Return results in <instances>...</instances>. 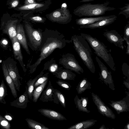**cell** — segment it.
<instances>
[{
    "mask_svg": "<svg viewBox=\"0 0 129 129\" xmlns=\"http://www.w3.org/2000/svg\"><path fill=\"white\" fill-rule=\"evenodd\" d=\"M74 101L76 105V108H78L80 111L89 113L90 112L87 108L88 104V99L87 97H81L79 99L76 95L74 99Z\"/></svg>",
    "mask_w": 129,
    "mask_h": 129,
    "instance_id": "20",
    "label": "cell"
},
{
    "mask_svg": "<svg viewBox=\"0 0 129 129\" xmlns=\"http://www.w3.org/2000/svg\"><path fill=\"white\" fill-rule=\"evenodd\" d=\"M41 50L39 57L37 61L30 68V73L32 74L41 61L46 58L56 48L61 49L65 45L62 39L55 35H51L45 39Z\"/></svg>",
    "mask_w": 129,
    "mask_h": 129,
    "instance_id": "2",
    "label": "cell"
},
{
    "mask_svg": "<svg viewBox=\"0 0 129 129\" xmlns=\"http://www.w3.org/2000/svg\"><path fill=\"white\" fill-rule=\"evenodd\" d=\"M37 0L38 1H41L42 0Z\"/></svg>",
    "mask_w": 129,
    "mask_h": 129,
    "instance_id": "49",
    "label": "cell"
},
{
    "mask_svg": "<svg viewBox=\"0 0 129 129\" xmlns=\"http://www.w3.org/2000/svg\"><path fill=\"white\" fill-rule=\"evenodd\" d=\"M127 96L119 101H110L109 104L116 112L118 114L124 112L129 111V92L125 91Z\"/></svg>",
    "mask_w": 129,
    "mask_h": 129,
    "instance_id": "11",
    "label": "cell"
},
{
    "mask_svg": "<svg viewBox=\"0 0 129 129\" xmlns=\"http://www.w3.org/2000/svg\"><path fill=\"white\" fill-rule=\"evenodd\" d=\"M53 75L59 79L64 80H75L76 75L69 69H59L53 73Z\"/></svg>",
    "mask_w": 129,
    "mask_h": 129,
    "instance_id": "16",
    "label": "cell"
},
{
    "mask_svg": "<svg viewBox=\"0 0 129 129\" xmlns=\"http://www.w3.org/2000/svg\"><path fill=\"white\" fill-rule=\"evenodd\" d=\"M91 84L87 78H84L81 80L78 83L76 88L78 94H81L84 92L87 89L91 88Z\"/></svg>",
    "mask_w": 129,
    "mask_h": 129,
    "instance_id": "27",
    "label": "cell"
},
{
    "mask_svg": "<svg viewBox=\"0 0 129 129\" xmlns=\"http://www.w3.org/2000/svg\"><path fill=\"white\" fill-rule=\"evenodd\" d=\"M126 53L128 55H129V44H127L126 50Z\"/></svg>",
    "mask_w": 129,
    "mask_h": 129,
    "instance_id": "44",
    "label": "cell"
},
{
    "mask_svg": "<svg viewBox=\"0 0 129 129\" xmlns=\"http://www.w3.org/2000/svg\"><path fill=\"white\" fill-rule=\"evenodd\" d=\"M11 41L15 58L20 63L23 64V57L21 52L20 43L16 37L13 38Z\"/></svg>",
    "mask_w": 129,
    "mask_h": 129,
    "instance_id": "22",
    "label": "cell"
},
{
    "mask_svg": "<svg viewBox=\"0 0 129 129\" xmlns=\"http://www.w3.org/2000/svg\"><path fill=\"white\" fill-rule=\"evenodd\" d=\"M124 129H129V123H127L124 127Z\"/></svg>",
    "mask_w": 129,
    "mask_h": 129,
    "instance_id": "46",
    "label": "cell"
},
{
    "mask_svg": "<svg viewBox=\"0 0 129 129\" xmlns=\"http://www.w3.org/2000/svg\"><path fill=\"white\" fill-rule=\"evenodd\" d=\"M115 16V15H112L96 17L82 18L77 19L76 22L77 24L80 26L87 25L102 20L112 18Z\"/></svg>",
    "mask_w": 129,
    "mask_h": 129,
    "instance_id": "15",
    "label": "cell"
},
{
    "mask_svg": "<svg viewBox=\"0 0 129 129\" xmlns=\"http://www.w3.org/2000/svg\"><path fill=\"white\" fill-rule=\"evenodd\" d=\"M18 3L19 2L18 0H14L11 3V6L12 7H15L18 5Z\"/></svg>",
    "mask_w": 129,
    "mask_h": 129,
    "instance_id": "41",
    "label": "cell"
},
{
    "mask_svg": "<svg viewBox=\"0 0 129 129\" xmlns=\"http://www.w3.org/2000/svg\"><path fill=\"white\" fill-rule=\"evenodd\" d=\"M44 73L43 71H42L39 74L37 75L34 79H29L26 83L29 99L30 100H32V94L34 89L35 83L37 80L42 76Z\"/></svg>",
    "mask_w": 129,
    "mask_h": 129,
    "instance_id": "24",
    "label": "cell"
},
{
    "mask_svg": "<svg viewBox=\"0 0 129 129\" xmlns=\"http://www.w3.org/2000/svg\"><path fill=\"white\" fill-rule=\"evenodd\" d=\"M2 44L3 45H6L8 43V42L6 40H4L2 41Z\"/></svg>",
    "mask_w": 129,
    "mask_h": 129,
    "instance_id": "47",
    "label": "cell"
},
{
    "mask_svg": "<svg viewBox=\"0 0 129 129\" xmlns=\"http://www.w3.org/2000/svg\"><path fill=\"white\" fill-rule=\"evenodd\" d=\"M49 17L52 21L62 23L70 21L72 16L68 9L62 8L50 13Z\"/></svg>",
    "mask_w": 129,
    "mask_h": 129,
    "instance_id": "9",
    "label": "cell"
},
{
    "mask_svg": "<svg viewBox=\"0 0 129 129\" xmlns=\"http://www.w3.org/2000/svg\"><path fill=\"white\" fill-rule=\"evenodd\" d=\"M38 111L43 115L50 119L59 121L67 120V118L60 113L48 109L42 108Z\"/></svg>",
    "mask_w": 129,
    "mask_h": 129,
    "instance_id": "14",
    "label": "cell"
},
{
    "mask_svg": "<svg viewBox=\"0 0 129 129\" xmlns=\"http://www.w3.org/2000/svg\"><path fill=\"white\" fill-rule=\"evenodd\" d=\"M97 120L91 119L84 120L71 126L68 129H87L93 125Z\"/></svg>",
    "mask_w": 129,
    "mask_h": 129,
    "instance_id": "23",
    "label": "cell"
},
{
    "mask_svg": "<svg viewBox=\"0 0 129 129\" xmlns=\"http://www.w3.org/2000/svg\"><path fill=\"white\" fill-rule=\"evenodd\" d=\"M2 69L5 80L11 90L12 94L14 98H16L17 96V90L5 63L3 65Z\"/></svg>",
    "mask_w": 129,
    "mask_h": 129,
    "instance_id": "19",
    "label": "cell"
},
{
    "mask_svg": "<svg viewBox=\"0 0 129 129\" xmlns=\"http://www.w3.org/2000/svg\"><path fill=\"white\" fill-rule=\"evenodd\" d=\"M16 33V37L19 43L21 45L27 53L30 54L24 31L22 25H19L17 26Z\"/></svg>",
    "mask_w": 129,
    "mask_h": 129,
    "instance_id": "18",
    "label": "cell"
},
{
    "mask_svg": "<svg viewBox=\"0 0 129 129\" xmlns=\"http://www.w3.org/2000/svg\"><path fill=\"white\" fill-rule=\"evenodd\" d=\"M27 91V86L24 93L16 100L10 103V106L17 108L25 109L27 107V103L29 102Z\"/></svg>",
    "mask_w": 129,
    "mask_h": 129,
    "instance_id": "13",
    "label": "cell"
},
{
    "mask_svg": "<svg viewBox=\"0 0 129 129\" xmlns=\"http://www.w3.org/2000/svg\"><path fill=\"white\" fill-rule=\"evenodd\" d=\"M95 0H81L80 2V3H86Z\"/></svg>",
    "mask_w": 129,
    "mask_h": 129,
    "instance_id": "45",
    "label": "cell"
},
{
    "mask_svg": "<svg viewBox=\"0 0 129 129\" xmlns=\"http://www.w3.org/2000/svg\"><path fill=\"white\" fill-rule=\"evenodd\" d=\"M15 23L14 22H11L7 25L4 29V33L7 34L11 40L16 37L17 33Z\"/></svg>",
    "mask_w": 129,
    "mask_h": 129,
    "instance_id": "25",
    "label": "cell"
},
{
    "mask_svg": "<svg viewBox=\"0 0 129 129\" xmlns=\"http://www.w3.org/2000/svg\"><path fill=\"white\" fill-rule=\"evenodd\" d=\"M103 35L110 43L116 46L123 50V42L124 41L121 35L115 30H111L105 32Z\"/></svg>",
    "mask_w": 129,
    "mask_h": 129,
    "instance_id": "10",
    "label": "cell"
},
{
    "mask_svg": "<svg viewBox=\"0 0 129 129\" xmlns=\"http://www.w3.org/2000/svg\"><path fill=\"white\" fill-rule=\"evenodd\" d=\"M6 65L16 89L20 91V87L22 84L20 80L21 78L17 69L11 63H7Z\"/></svg>",
    "mask_w": 129,
    "mask_h": 129,
    "instance_id": "12",
    "label": "cell"
},
{
    "mask_svg": "<svg viewBox=\"0 0 129 129\" xmlns=\"http://www.w3.org/2000/svg\"><path fill=\"white\" fill-rule=\"evenodd\" d=\"M56 83L59 86L65 89L69 90H70L71 86L68 82L60 79L56 82Z\"/></svg>",
    "mask_w": 129,
    "mask_h": 129,
    "instance_id": "35",
    "label": "cell"
},
{
    "mask_svg": "<svg viewBox=\"0 0 129 129\" xmlns=\"http://www.w3.org/2000/svg\"><path fill=\"white\" fill-rule=\"evenodd\" d=\"M4 117L7 120L11 121L13 119V116L10 113H7L5 114Z\"/></svg>",
    "mask_w": 129,
    "mask_h": 129,
    "instance_id": "39",
    "label": "cell"
},
{
    "mask_svg": "<svg viewBox=\"0 0 129 129\" xmlns=\"http://www.w3.org/2000/svg\"><path fill=\"white\" fill-rule=\"evenodd\" d=\"M53 93L57 97L59 103L63 107L66 108V100L64 95L59 90L56 89H54Z\"/></svg>",
    "mask_w": 129,
    "mask_h": 129,
    "instance_id": "30",
    "label": "cell"
},
{
    "mask_svg": "<svg viewBox=\"0 0 129 129\" xmlns=\"http://www.w3.org/2000/svg\"><path fill=\"white\" fill-rule=\"evenodd\" d=\"M110 3V2L107 1L102 4H84L74 10L73 13L79 17H91L103 15L106 12L115 9V8L108 6Z\"/></svg>",
    "mask_w": 129,
    "mask_h": 129,
    "instance_id": "4",
    "label": "cell"
},
{
    "mask_svg": "<svg viewBox=\"0 0 129 129\" xmlns=\"http://www.w3.org/2000/svg\"><path fill=\"white\" fill-rule=\"evenodd\" d=\"M25 5L36 3L35 0H25Z\"/></svg>",
    "mask_w": 129,
    "mask_h": 129,
    "instance_id": "42",
    "label": "cell"
},
{
    "mask_svg": "<svg viewBox=\"0 0 129 129\" xmlns=\"http://www.w3.org/2000/svg\"><path fill=\"white\" fill-rule=\"evenodd\" d=\"M30 19L33 21L38 22H43L44 21L43 18L39 16H33L30 18Z\"/></svg>",
    "mask_w": 129,
    "mask_h": 129,
    "instance_id": "38",
    "label": "cell"
},
{
    "mask_svg": "<svg viewBox=\"0 0 129 129\" xmlns=\"http://www.w3.org/2000/svg\"><path fill=\"white\" fill-rule=\"evenodd\" d=\"M99 129H106L107 128L106 127L105 125L103 124L99 128Z\"/></svg>",
    "mask_w": 129,
    "mask_h": 129,
    "instance_id": "48",
    "label": "cell"
},
{
    "mask_svg": "<svg viewBox=\"0 0 129 129\" xmlns=\"http://www.w3.org/2000/svg\"><path fill=\"white\" fill-rule=\"evenodd\" d=\"M53 88L51 81H49L48 86L45 90H44L39 99L40 100L43 102H48L53 101V95L54 94Z\"/></svg>",
    "mask_w": 129,
    "mask_h": 129,
    "instance_id": "21",
    "label": "cell"
},
{
    "mask_svg": "<svg viewBox=\"0 0 129 129\" xmlns=\"http://www.w3.org/2000/svg\"><path fill=\"white\" fill-rule=\"evenodd\" d=\"M123 84L125 87L129 90V79L123 81Z\"/></svg>",
    "mask_w": 129,
    "mask_h": 129,
    "instance_id": "40",
    "label": "cell"
},
{
    "mask_svg": "<svg viewBox=\"0 0 129 129\" xmlns=\"http://www.w3.org/2000/svg\"><path fill=\"white\" fill-rule=\"evenodd\" d=\"M48 80L45 81L34 88L32 94V100L33 102L36 103L37 101L42 92L46 87Z\"/></svg>",
    "mask_w": 129,
    "mask_h": 129,
    "instance_id": "26",
    "label": "cell"
},
{
    "mask_svg": "<svg viewBox=\"0 0 129 129\" xmlns=\"http://www.w3.org/2000/svg\"><path fill=\"white\" fill-rule=\"evenodd\" d=\"M29 128L31 129H50L44 124L30 118L25 119Z\"/></svg>",
    "mask_w": 129,
    "mask_h": 129,
    "instance_id": "28",
    "label": "cell"
},
{
    "mask_svg": "<svg viewBox=\"0 0 129 129\" xmlns=\"http://www.w3.org/2000/svg\"><path fill=\"white\" fill-rule=\"evenodd\" d=\"M44 6L43 4L34 3L27 5L21 6L19 8L20 10H34L39 8H41Z\"/></svg>",
    "mask_w": 129,
    "mask_h": 129,
    "instance_id": "31",
    "label": "cell"
},
{
    "mask_svg": "<svg viewBox=\"0 0 129 129\" xmlns=\"http://www.w3.org/2000/svg\"><path fill=\"white\" fill-rule=\"evenodd\" d=\"M95 59L101 70V73H99V79L103 81L104 83L110 89L115 90V86L111 72L108 71L107 68L97 56L95 57Z\"/></svg>",
    "mask_w": 129,
    "mask_h": 129,
    "instance_id": "7",
    "label": "cell"
},
{
    "mask_svg": "<svg viewBox=\"0 0 129 129\" xmlns=\"http://www.w3.org/2000/svg\"><path fill=\"white\" fill-rule=\"evenodd\" d=\"M59 63L66 69L73 71L78 74L83 73V69L79 64L74 56L70 53L63 55L59 59Z\"/></svg>",
    "mask_w": 129,
    "mask_h": 129,
    "instance_id": "6",
    "label": "cell"
},
{
    "mask_svg": "<svg viewBox=\"0 0 129 129\" xmlns=\"http://www.w3.org/2000/svg\"><path fill=\"white\" fill-rule=\"evenodd\" d=\"M123 39L125 40L127 44H129V21L125 26Z\"/></svg>",
    "mask_w": 129,
    "mask_h": 129,
    "instance_id": "36",
    "label": "cell"
},
{
    "mask_svg": "<svg viewBox=\"0 0 129 129\" xmlns=\"http://www.w3.org/2000/svg\"><path fill=\"white\" fill-rule=\"evenodd\" d=\"M49 74V73H46L39 77L35 83L34 88L48 80Z\"/></svg>",
    "mask_w": 129,
    "mask_h": 129,
    "instance_id": "34",
    "label": "cell"
},
{
    "mask_svg": "<svg viewBox=\"0 0 129 129\" xmlns=\"http://www.w3.org/2000/svg\"><path fill=\"white\" fill-rule=\"evenodd\" d=\"M117 18L116 16L114 17L100 20L91 24L80 26V28L91 29L101 28L112 24L116 20Z\"/></svg>",
    "mask_w": 129,
    "mask_h": 129,
    "instance_id": "17",
    "label": "cell"
},
{
    "mask_svg": "<svg viewBox=\"0 0 129 129\" xmlns=\"http://www.w3.org/2000/svg\"><path fill=\"white\" fill-rule=\"evenodd\" d=\"M80 35L87 41L94 50V53L102 59L112 70L115 71V64L113 58L107 47L96 38L89 34L81 33Z\"/></svg>",
    "mask_w": 129,
    "mask_h": 129,
    "instance_id": "3",
    "label": "cell"
},
{
    "mask_svg": "<svg viewBox=\"0 0 129 129\" xmlns=\"http://www.w3.org/2000/svg\"><path fill=\"white\" fill-rule=\"evenodd\" d=\"M7 87L4 81L2 80L0 85V103L5 104H6L5 98L8 94Z\"/></svg>",
    "mask_w": 129,
    "mask_h": 129,
    "instance_id": "29",
    "label": "cell"
},
{
    "mask_svg": "<svg viewBox=\"0 0 129 129\" xmlns=\"http://www.w3.org/2000/svg\"><path fill=\"white\" fill-rule=\"evenodd\" d=\"M72 39L75 50L84 64L92 73H95V68L92 51L88 42L81 35H74Z\"/></svg>",
    "mask_w": 129,
    "mask_h": 129,
    "instance_id": "1",
    "label": "cell"
},
{
    "mask_svg": "<svg viewBox=\"0 0 129 129\" xmlns=\"http://www.w3.org/2000/svg\"><path fill=\"white\" fill-rule=\"evenodd\" d=\"M0 127L2 129H10L11 124L9 121L0 114Z\"/></svg>",
    "mask_w": 129,
    "mask_h": 129,
    "instance_id": "32",
    "label": "cell"
},
{
    "mask_svg": "<svg viewBox=\"0 0 129 129\" xmlns=\"http://www.w3.org/2000/svg\"><path fill=\"white\" fill-rule=\"evenodd\" d=\"M25 30L30 43L35 50L41 46L42 42V33L39 31L34 29L28 23L25 25Z\"/></svg>",
    "mask_w": 129,
    "mask_h": 129,
    "instance_id": "5",
    "label": "cell"
},
{
    "mask_svg": "<svg viewBox=\"0 0 129 129\" xmlns=\"http://www.w3.org/2000/svg\"><path fill=\"white\" fill-rule=\"evenodd\" d=\"M91 94L93 101L96 106L99 112L104 116L115 119L116 116L112 110L105 104L97 94L93 92Z\"/></svg>",
    "mask_w": 129,
    "mask_h": 129,
    "instance_id": "8",
    "label": "cell"
},
{
    "mask_svg": "<svg viewBox=\"0 0 129 129\" xmlns=\"http://www.w3.org/2000/svg\"><path fill=\"white\" fill-rule=\"evenodd\" d=\"M53 101L54 103L57 104H59V103L57 100V98L56 95L54 94V93L53 95Z\"/></svg>",
    "mask_w": 129,
    "mask_h": 129,
    "instance_id": "43",
    "label": "cell"
},
{
    "mask_svg": "<svg viewBox=\"0 0 129 129\" xmlns=\"http://www.w3.org/2000/svg\"><path fill=\"white\" fill-rule=\"evenodd\" d=\"M122 70L123 74L129 79V66L126 63H124L122 66Z\"/></svg>",
    "mask_w": 129,
    "mask_h": 129,
    "instance_id": "37",
    "label": "cell"
},
{
    "mask_svg": "<svg viewBox=\"0 0 129 129\" xmlns=\"http://www.w3.org/2000/svg\"><path fill=\"white\" fill-rule=\"evenodd\" d=\"M125 5L124 7L119 8L121 11L119 12L118 15H123L125 16L126 19H128L129 18V4H125Z\"/></svg>",
    "mask_w": 129,
    "mask_h": 129,
    "instance_id": "33",
    "label": "cell"
}]
</instances>
